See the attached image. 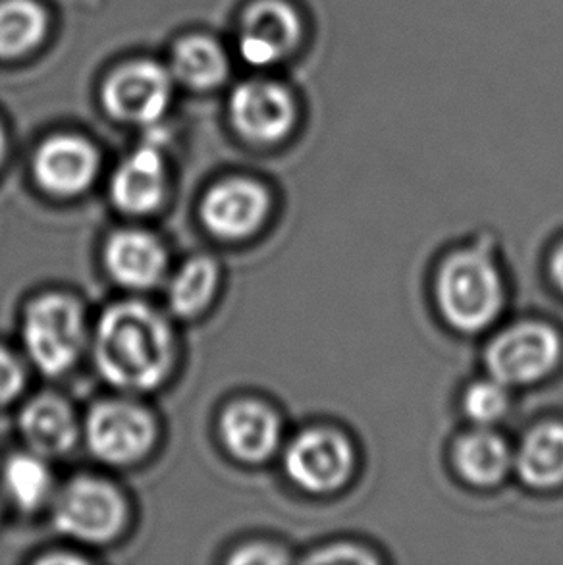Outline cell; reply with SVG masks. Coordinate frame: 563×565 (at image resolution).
Listing matches in <instances>:
<instances>
[{"label":"cell","instance_id":"cell-1","mask_svg":"<svg viewBox=\"0 0 563 565\" xmlns=\"http://www.w3.org/2000/svg\"><path fill=\"white\" fill-rule=\"evenodd\" d=\"M100 376L116 388L147 392L167 379L174 345L168 322L152 307L126 301L100 315L93 338Z\"/></svg>","mask_w":563,"mask_h":565},{"label":"cell","instance_id":"cell-2","mask_svg":"<svg viewBox=\"0 0 563 565\" xmlns=\"http://www.w3.org/2000/svg\"><path fill=\"white\" fill-rule=\"evenodd\" d=\"M436 294L449 324L464 332L487 329L502 311V278L495 265L477 252L457 253L446 260Z\"/></svg>","mask_w":563,"mask_h":565},{"label":"cell","instance_id":"cell-3","mask_svg":"<svg viewBox=\"0 0 563 565\" xmlns=\"http://www.w3.org/2000/svg\"><path fill=\"white\" fill-rule=\"evenodd\" d=\"M22 332L31 361L45 375H62L84 352V313L77 301L66 296L35 299L25 311Z\"/></svg>","mask_w":563,"mask_h":565},{"label":"cell","instance_id":"cell-4","mask_svg":"<svg viewBox=\"0 0 563 565\" xmlns=\"http://www.w3.org/2000/svg\"><path fill=\"white\" fill-rule=\"evenodd\" d=\"M126 504L120 492L95 477L70 481L54 502V525L76 541L103 544L124 527Z\"/></svg>","mask_w":563,"mask_h":565},{"label":"cell","instance_id":"cell-5","mask_svg":"<svg viewBox=\"0 0 563 565\" xmlns=\"http://www.w3.org/2000/svg\"><path fill=\"white\" fill-rule=\"evenodd\" d=\"M562 344L554 330L525 322L511 327L488 345V371L506 386L541 381L556 367Z\"/></svg>","mask_w":563,"mask_h":565},{"label":"cell","instance_id":"cell-6","mask_svg":"<svg viewBox=\"0 0 563 565\" xmlns=\"http://www.w3.org/2000/svg\"><path fill=\"white\" fill-rule=\"evenodd\" d=\"M93 454L110 466H128L144 458L155 440V423L147 409L110 399L93 407L85 427Z\"/></svg>","mask_w":563,"mask_h":565},{"label":"cell","instance_id":"cell-7","mask_svg":"<svg viewBox=\"0 0 563 565\" xmlns=\"http://www.w3.org/2000/svg\"><path fill=\"white\" fill-rule=\"evenodd\" d=\"M172 95V77L160 64L136 61L115 70L103 85L108 115L130 124H152L164 115Z\"/></svg>","mask_w":563,"mask_h":565},{"label":"cell","instance_id":"cell-8","mask_svg":"<svg viewBox=\"0 0 563 565\" xmlns=\"http://www.w3.org/2000/svg\"><path fill=\"white\" fill-rule=\"evenodd\" d=\"M230 118L245 139L270 146L286 138L294 128L296 100L278 82L249 79L232 93Z\"/></svg>","mask_w":563,"mask_h":565},{"label":"cell","instance_id":"cell-9","mask_svg":"<svg viewBox=\"0 0 563 565\" xmlns=\"http://www.w3.org/2000/svg\"><path fill=\"white\" fill-rule=\"evenodd\" d=\"M284 466L289 479L301 489L330 492L350 479L353 450L334 430L312 428L289 444Z\"/></svg>","mask_w":563,"mask_h":565},{"label":"cell","instance_id":"cell-10","mask_svg":"<svg viewBox=\"0 0 563 565\" xmlns=\"http://www.w3.org/2000/svg\"><path fill=\"white\" fill-rule=\"evenodd\" d=\"M304 38V22L284 0H259L240 25V53L253 66H273L288 58Z\"/></svg>","mask_w":563,"mask_h":565},{"label":"cell","instance_id":"cell-11","mask_svg":"<svg viewBox=\"0 0 563 565\" xmlns=\"http://www.w3.org/2000/svg\"><path fill=\"white\" fill-rule=\"evenodd\" d=\"M270 199L263 185L247 178H230L213 185L201 203V221L213 236L242 239L267 218Z\"/></svg>","mask_w":563,"mask_h":565},{"label":"cell","instance_id":"cell-12","mask_svg":"<svg viewBox=\"0 0 563 565\" xmlns=\"http://www.w3.org/2000/svg\"><path fill=\"white\" fill-rule=\"evenodd\" d=\"M99 170L97 149L79 136H54L39 147L33 172L43 190L59 198H74L93 184Z\"/></svg>","mask_w":563,"mask_h":565},{"label":"cell","instance_id":"cell-13","mask_svg":"<svg viewBox=\"0 0 563 565\" xmlns=\"http://www.w3.org/2000/svg\"><path fill=\"white\" fill-rule=\"evenodd\" d=\"M105 267L116 282L145 290L159 282L167 268V252L144 230H120L105 245Z\"/></svg>","mask_w":563,"mask_h":565},{"label":"cell","instance_id":"cell-14","mask_svg":"<svg viewBox=\"0 0 563 565\" xmlns=\"http://www.w3.org/2000/svg\"><path fill=\"white\" fill-rule=\"evenodd\" d=\"M167 191V169L159 147L147 143L131 153L110 182V198L123 213H152Z\"/></svg>","mask_w":563,"mask_h":565},{"label":"cell","instance_id":"cell-15","mask_svg":"<svg viewBox=\"0 0 563 565\" xmlns=\"http://www.w3.org/2000/svg\"><path fill=\"white\" fill-rule=\"evenodd\" d=\"M224 444L237 459L263 461L280 443V420L267 405L244 399L230 405L221 420Z\"/></svg>","mask_w":563,"mask_h":565},{"label":"cell","instance_id":"cell-16","mask_svg":"<svg viewBox=\"0 0 563 565\" xmlns=\"http://www.w3.org/2000/svg\"><path fill=\"white\" fill-rule=\"evenodd\" d=\"M20 430L39 456H61L76 444L77 425L70 405L54 396H39L23 407Z\"/></svg>","mask_w":563,"mask_h":565},{"label":"cell","instance_id":"cell-17","mask_svg":"<svg viewBox=\"0 0 563 565\" xmlns=\"http://www.w3.org/2000/svg\"><path fill=\"white\" fill-rule=\"evenodd\" d=\"M521 479L537 489H552L563 482V425L537 427L525 436L518 454Z\"/></svg>","mask_w":563,"mask_h":565},{"label":"cell","instance_id":"cell-18","mask_svg":"<svg viewBox=\"0 0 563 565\" xmlns=\"http://www.w3.org/2000/svg\"><path fill=\"white\" fill-rule=\"evenodd\" d=\"M510 461L508 444L490 430H472L456 446L457 469L472 484H496L508 471Z\"/></svg>","mask_w":563,"mask_h":565},{"label":"cell","instance_id":"cell-19","mask_svg":"<svg viewBox=\"0 0 563 565\" xmlns=\"http://www.w3.org/2000/svg\"><path fill=\"white\" fill-rule=\"evenodd\" d=\"M174 76L195 89L216 87L229 74V61L221 45L203 35H191L174 46L172 53Z\"/></svg>","mask_w":563,"mask_h":565},{"label":"cell","instance_id":"cell-20","mask_svg":"<svg viewBox=\"0 0 563 565\" xmlns=\"http://www.w3.org/2000/svg\"><path fill=\"white\" fill-rule=\"evenodd\" d=\"M46 33V14L35 0L0 2V58L31 53Z\"/></svg>","mask_w":563,"mask_h":565},{"label":"cell","instance_id":"cell-21","mask_svg":"<svg viewBox=\"0 0 563 565\" xmlns=\"http://www.w3.org/2000/svg\"><path fill=\"white\" fill-rule=\"evenodd\" d=\"M219 282V268L209 257L188 260L168 286V306L178 317L201 313L213 299Z\"/></svg>","mask_w":563,"mask_h":565},{"label":"cell","instance_id":"cell-22","mask_svg":"<svg viewBox=\"0 0 563 565\" xmlns=\"http://www.w3.org/2000/svg\"><path fill=\"white\" fill-rule=\"evenodd\" d=\"M2 484L8 498L22 510H35L46 502L53 489V477L41 456L18 454L4 463Z\"/></svg>","mask_w":563,"mask_h":565},{"label":"cell","instance_id":"cell-23","mask_svg":"<svg viewBox=\"0 0 563 565\" xmlns=\"http://www.w3.org/2000/svg\"><path fill=\"white\" fill-rule=\"evenodd\" d=\"M464 404L465 412L475 423L490 425L506 415L510 407V396L506 392V384L495 379V381L472 384L465 394Z\"/></svg>","mask_w":563,"mask_h":565},{"label":"cell","instance_id":"cell-24","mask_svg":"<svg viewBox=\"0 0 563 565\" xmlns=\"http://www.w3.org/2000/svg\"><path fill=\"white\" fill-rule=\"evenodd\" d=\"M23 388V371L14 355L0 348V405L14 399Z\"/></svg>","mask_w":563,"mask_h":565},{"label":"cell","instance_id":"cell-25","mask_svg":"<svg viewBox=\"0 0 563 565\" xmlns=\"http://www.w3.org/2000/svg\"><path fill=\"white\" fill-rule=\"evenodd\" d=\"M232 562H240V564H280L286 562L284 554H278L275 548L268 546H253V548H245L240 552L236 558Z\"/></svg>","mask_w":563,"mask_h":565},{"label":"cell","instance_id":"cell-26","mask_svg":"<svg viewBox=\"0 0 563 565\" xmlns=\"http://www.w3.org/2000/svg\"><path fill=\"white\" fill-rule=\"evenodd\" d=\"M311 559L312 562H359V564L373 562V558H369L367 554L358 551V548H330L325 554H319V556Z\"/></svg>","mask_w":563,"mask_h":565},{"label":"cell","instance_id":"cell-27","mask_svg":"<svg viewBox=\"0 0 563 565\" xmlns=\"http://www.w3.org/2000/svg\"><path fill=\"white\" fill-rule=\"evenodd\" d=\"M552 276H554V282L563 291V245L557 249L554 259H552Z\"/></svg>","mask_w":563,"mask_h":565},{"label":"cell","instance_id":"cell-28","mask_svg":"<svg viewBox=\"0 0 563 565\" xmlns=\"http://www.w3.org/2000/svg\"><path fill=\"white\" fill-rule=\"evenodd\" d=\"M4 153H7V138H4V131L0 128V162L4 159Z\"/></svg>","mask_w":563,"mask_h":565}]
</instances>
